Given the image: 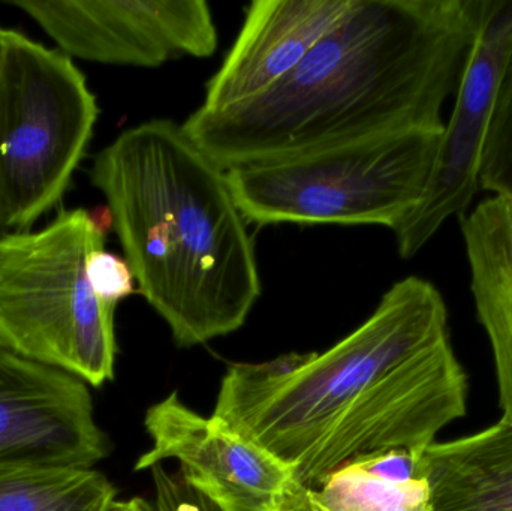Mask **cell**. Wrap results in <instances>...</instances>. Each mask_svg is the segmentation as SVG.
I'll return each mask as SVG.
<instances>
[{"instance_id":"1","label":"cell","mask_w":512,"mask_h":511,"mask_svg":"<svg viewBox=\"0 0 512 511\" xmlns=\"http://www.w3.org/2000/svg\"><path fill=\"white\" fill-rule=\"evenodd\" d=\"M466 410L468 377L450 342L444 297L408 276L327 351L231 365L212 416L312 491L372 456H421Z\"/></svg>"},{"instance_id":"2","label":"cell","mask_w":512,"mask_h":511,"mask_svg":"<svg viewBox=\"0 0 512 511\" xmlns=\"http://www.w3.org/2000/svg\"><path fill=\"white\" fill-rule=\"evenodd\" d=\"M486 0H357L300 65L254 99L198 108L188 137L230 171L408 129H444Z\"/></svg>"},{"instance_id":"3","label":"cell","mask_w":512,"mask_h":511,"mask_svg":"<svg viewBox=\"0 0 512 511\" xmlns=\"http://www.w3.org/2000/svg\"><path fill=\"white\" fill-rule=\"evenodd\" d=\"M90 182L107 201L138 293L177 347L239 330L261 296L254 242L227 171L179 123L149 120L93 159Z\"/></svg>"},{"instance_id":"4","label":"cell","mask_w":512,"mask_h":511,"mask_svg":"<svg viewBox=\"0 0 512 511\" xmlns=\"http://www.w3.org/2000/svg\"><path fill=\"white\" fill-rule=\"evenodd\" d=\"M105 236L86 209H63L41 230L0 236V342L89 387L114 380L119 351L116 308L87 276Z\"/></svg>"},{"instance_id":"5","label":"cell","mask_w":512,"mask_h":511,"mask_svg":"<svg viewBox=\"0 0 512 511\" xmlns=\"http://www.w3.org/2000/svg\"><path fill=\"white\" fill-rule=\"evenodd\" d=\"M444 129H408L227 171L246 222L382 225L396 231L432 176Z\"/></svg>"},{"instance_id":"6","label":"cell","mask_w":512,"mask_h":511,"mask_svg":"<svg viewBox=\"0 0 512 511\" xmlns=\"http://www.w3.org/2000/svg\"><path fill=\"white\" fill-rule=\"evenodd\" d=\"M99 107L57 48L0 33V236L24 233L62 201L92 141Z\"/></svg>"},{"instance_id":"7","label":"cell","mask_w":512,"mask_h":511,"mask_svg":"<svg viewBox=\"0 0 512 511\" xmlns=\"http://www.w3.org/2000/svg\"><path fill=\"white\" fill-rule=\"evenodd\" d=\"M144 426L152 449L138 458L135 471L173 459L183 482L221 511L309 507V491L291 468L221 419L201 416L177 392L147 410Z\"/></svg>"},{"instance_id":"8","label":"cell","mask_w":512,"mask_h":511,"mask_svg":"<svg viewBox=\"0 0 512 511\" xmlns=\"http://www.w3.org/2000/svg\"><path fill=\"white\" fill-rule=\"evenodd\" d=\"M71 59L156 68L209 57L218 30L204 0H9Z\"/></svg>"},{"instance_id":"9","label":"cell","mask_w":512,"mask_h":511,"mask_svg":"<svg viewBox=\"0 0 512 511\" xmlns=\"http://www.w3.org/2000/svg\"><path fill=\"white\" fill-rule=\"evenodd\" d=\"M512 50V0H486L483 24L445 122L423 200L394 231L400 257L417 255L453 216L466 215L480 189V167L496 96Z\"/></svg>"},{"instance_id":"10","label":"cell","mask_w":512,"mask_h":511,"mask_svg":"<svg viewBox=\"0 0 512 511\" xmlns=\"http://www.w3.org/2000/svg\"><path fill=\"white\" fill-rule=\"evenodd\" d=\"M110 450L84 381L24 359L0 342V465L95 467Z\"/></svg>"},{"instance_id":"11","label":"cell","mask_w":512,"mask_h":511,"mask_svg":"<svg viewBox=\"0 0 512 511\" xmlns=\"http://www.w3.org/2000/svg\"><path fill=\"white\" fill-rule=\"evenodd\" d=\"M357 0H255L200 108L221 111L254 99L294 71Z\"/></svg>"},{"instance_id":"12","label":"cell","mask_w":512,"mask_h":511,"mask_svg":"<svg viewBox=\"0 0 512 511\" xmlns=\"http://www.w3.org/2000/svg\"><path fill=\"white\" fill-rule=\"evenodd\" d=\"M471 291L495 359L502 420L512 423V198L490 195L462 216Z\"/></svg>"},{"instance_id":"13","label":"cell","mask_w":512,"mask_h":511,"mask_svg":"<svg viewBox=\"0 0 512 511\" xmlns=\"http://www.w3.org/2000/svg\"><path fill=\"white\" fill-rule=\"evenodd\" d=\"M430 511H512V423L433 443L418 458Z\"/></svg>"},{"instance_id":"14","label":"cell","mask_w":512,"mask_h":511,"mask_svg":"<svg viewBox=\"0 0 512 511\" xmlns=\"http://www.w3.org/2000/svg\"><path fill=\"white\" fill-rule=\"evenodd\" d=\"M117 489L95 467L0 465V511H113Z\"/></svg>"},{"instance_id":"15","label":"cell","mask_w":512,"mask_h":511,"mask_svg":"<svg viewBox=\"0 0 512 511\" xmlns=\"http://www.w3.org/2000/svg\"><path fill=\"white\" fill-rule=\"evenodd\" d=\"M480 189L492 195L512 198V50L484 143Z\"/></svg>"},{"instance_id":"16","label":"cell","mask_w":512,"mask_h":511,"mask_svg":"<svg viewBox=\"0 0 512 511\" xmlns=\"http://www.w3.org/2000/svg\"><path fill=\"white\" fill-rule=\"evenodd\" d=\"M87 276L96 296L116 308L120 300L135 293V276L125 258L96 249L87 260Z\"/></svg>"},{"instance_id":"17","label":"cell","mask_w":512,"mask_h":511,"mask_svg":"<svg viewBox=\"0 0 512 511\" xmlns=\"http://www.w3.org/2000/svg\"><path fill=\"white\" fill-rule=\"evenodd\" d=\"M313 511H430L426 495L412 494L375 500H324L307 494Z\"/></svg>"},{"instance_id":"18","label":"cell","mask_w":512,"mask_h":511,"mask_svg":"<svg viewBox=\"0 0 512 511\" xmlns=\"http://www.w3.org/2000/svg\"><path fill=\"white\" fill-rule=\"evenodd\" d=\"M132 511H155L153 503L143 500V498H132Z\"/></svg>"},{"instance_id":"19","label":"cell","mask_w":512,"mask_h":511,"mask_svg":"<svg viewBox=\"0 0 512 511\" xmlns=\"http://www.w3.org/2000/svg\"><path fill=\"white\" fill-rule=\"evenodd\" d=\"M113 511H132V501H117L114 504Z\"/></svg>"},{"instance_id":"20","label":"cell","mask_w":512,"mask_h":511,"mask_svg":"<svg viewBox=\"0 0 512 511\" xmlns=\"http://www.w3.org/2000/svg\"><path fill=\"white\" fill-rule=\"evenodd\" d=\"M289 511H313L312 509H310V506L307 507V509H298V510H289Z\"/></svg>"},{"instance_id":"21","label":"cell","mask_w":512,"mask_h":511,"mask_svg":"<svg viewBox=\"0 0 512 511\" xmlns=\"http://www.w3.org/2000/svg\"><path fill=\"white\" fill-rule=\"evenodd\" d=\"M0 33H2V27H0Z\"/></svg>"}]
</instances>
